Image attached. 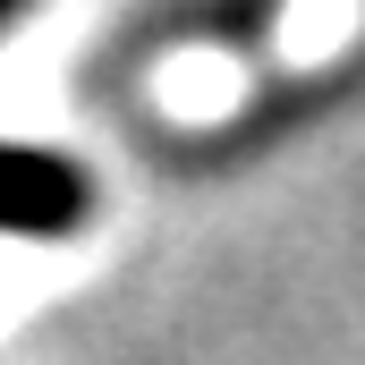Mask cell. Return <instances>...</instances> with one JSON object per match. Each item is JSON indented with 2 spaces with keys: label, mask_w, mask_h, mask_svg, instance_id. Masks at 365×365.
Segmentation results:
<instances>
[{
  "label": "cell",
  "mask_w": 365,
  "mask_h": 365,
  "mask_svg": "<svg viewBox=\"0 0 365 365\" xmlns=\"http://www.w3.org/2000/svg\"><path fill=\"white\" fill-rule=\"evenodd\" d=\"M0 9H9V0H0Z\"/></svg>",
  "instance_id": "cell-2"
},
{
  "label": "cell",
  "mask_w": 365,
  "mask_h": 365,
  "mask_svg": "<svg viewBox=\"0 0 365 365\" xmlns=\"http://www.w3.org/2000/svg\"><path fill=\"white\" fill-rule=\"evenodd\" d=\"M86 221V170L43 145H0V230L9 238H60Z\"/></svg>",
  "instance_id": "cell-1"
}]
</instances>
